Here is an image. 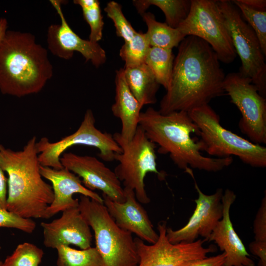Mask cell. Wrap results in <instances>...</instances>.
<instances>
[{
	"instance_id": "cell-1",
	"label": "cell",
	"mask_w": 266,
	"mask_h": 266,
	"mask_svg": "<svg viewBox=\"0 0 266 266\" xmlns=\"http://www.w3.org/2000/svg\"><path fill=\"white\" fill-rule=\"evenodd\" d=\"M211 47L195 36L180 42L169 86L160 102L161 113L189 112L224 94L225 74Z\"/></svg>"
},
{
	"instance_id": "cell-2",
	"label": "cell",
	"mask_w": 266,
	"mask_h": 266,
	"mask_svg": "<svg viewBox=\"0 0 266 266\" xmlns=\"http://www.w3.org/2000/svg\"><path fill=\"white\" fill-rule=\"evenodd\" d=\"M139 126L147 137L159 146L158 152L168 154L174 164L193 177L191 167L209 172H217L229 166L233 157L218 158L206 157L201 153V146L191 137L199 134V128L184 111L162 114L151 107L141 112Z\"/></svg>"
},
{
	"instance_id": "cell-3",
	"label": "cell",
	"mask_w": 266,
	"mask_h": 266,
	"mask_svg": "<svg viewBox=\"0 0 266 266\" xmlns=\"http://www.w3.org/2000/svg\"><path fill=\"white\" fill-rule=\"evenodd\" d=\"M36 142L33 136L19 151L0 144V165L8 175L7 210L24 218L45 219L54 198L40 173Z\"/></svg>"
},
{
	"instance_id": "cell-4",
	"label": "cell",
	"mask_w": 266,
	"mask_h": 266,
	"mask_svg": "<svg viewBox=\"0 0 266 266\" xmlns=\"http://www.w3.org/2000/svg\"><path fill=\"white\" fill-rule=\"evenodd\" d=\"M53 74L48 51L31 33L7 30L0 41V92L21 98L37 94Z\"/></svg>"
},
{
	"instance_id": "cell-5",
	"label": "cell",
	"mask_w": 266,
	"mask_h": 266,
	"mask_svg": "<svg viewBox=\"0 0 266 266\" xmlns=\"http://www.w3.org/2000/svg\"><path fill=\"white\" fill-rule=\"evenodd\" d=\"M188 112L199 128L201 151L214 158L234 156L251 166H266V148L224 128L220 123L219 115L209 104Z\"/></svg>"
},
{
	"instance_id": "cell-6",
	"label": "cell",
	"mask_w": 266,
	"mask_h": 266,
	"mask_svg": "<svg viewBox=\"0 0 266 266\" xmlns=\"http://www.w3.org/2000/svg\"><path fill=\"white\" fill-rule=\"evenodd\" d=\"M78 207L94 232L102 266H137L139 257L132 233L116 224L104 204L81 195Z\"/></svg>"
},
{
	"instance_id": "cell-7",
	"label": "cell",
	"mask_w": 266,
	"mask_h": 266,
	"mask_svg": "<svg viewBox=\"0 0 266 266\" xmlns=\"http://www.w3.org/2000/svg\"><path fill=\"white\" fill-rule=\"evenodd\" d=\"M113 138L122 150L115 160L119 162L114 172L124 188L134 191L138 202L147 204L150 201L145 187L144 179L148 173L157 174L162 179L164 175L157 169L156 144L147 136L139 126L133 138L129 142L119 138L115 133Z\"/></svg>"
},
{
	"instance_id": "cell-8",
	"label": "cell",
	"mask_w": 266,
	"mask_h": 266,
	"mask_svg": "<svg viewBox=\"0 0 266 266\" xmlns=\"http://www.w3.org/2000/svg\"><path fill=\"white\" fill-rule=\"evenodd\" d=\"M235 51L241 65L239 72L250 78L266 98V64L258 38L232 0H218Z\"/></svg>"
},
{
	"instance_id": "cell-9",
	"label": "cell",
	"mask_w": 266,
	"mask_h": 266,
	"mask_svg": "<svg viewBox=\"0 0 266 266\" xmlns=\"http://www.w3.org/2000/svg\"><path fill=\"white\" fill-rule=\"evenodd\" d=\"M95 122L93 111L88 109L80 126L73 133L54 142L46 137L41 138L36 144L40 165L56 169L63 168L61 156L68 148L77 145L97 148L100 151L99 156L103 161H114L116 155L121 153L122 150L113 135L97 129Z\"/></svg>"
},
{
	"instance_id": "cell-10",
	"label": "cell",
	"mask_w": 266,
	"mask_h": 266,
	"mask_svg": "<svg viewBox=\"0 0 266 266\" xmlns=\"http://www.w3.org/2000/svg\"><path fill=\"white\" fill-rule=\"evenodd\" d=\"M186 36L206 42L220 62H233L237 56L223 15L216 0H191L189 14L177 28Z\"/></svg>"
},
{
	"instance_id": "cell-11",
	"label": "cell",
	"mask_w": 266,
	"mask_h": 266,
	"mask_svg": "<svg viewBox=\"0 0 266 266\" xmlns=\"http://www.w3.org/2000/svg\"><path fill=\"white\" fill-rule=\"evenodd\" d=\"M223 89L241 114L238 127L242 133L254 143L266 144V99L239 72L226 75Z\"/></svg>"
},
{
	"instance_id": "cell-12",
	"label": "cell",
	"mask_w": 266,
	"mask_h": 266,
	"mask_svg": "<svg viewBox=\"0 0 266 266\" xmlns=\"http://www.w3.org/2000/svg\"><path fill=\"white\" fill-rule=\"evenodd\" d=\"M166 229V222L159 223V237L154 244H146L137 237L134 238L139 257L137 266H179L188 261L205 258L216 250L213 247H204L205 239L172 244L167 238Z\"/></svg>"
},
{
	"instance_id": "cell-13",
	"label": "cell",
	"mask_w": 266,
	"mask_h": 266,
	"mask_svg": "<svg viewBox=\"0 0 266 266\" xmlns=\"http://www.w3.org/2000/svg\"><path fill=\"white\" fill-rule=\"evenodd\" d=\"M65 1L50 0L49 2L59 16L61 23L52 24L47 30L48 49L54 56L69 60L74 52L80 53L86 61H90L96 67L106 61L104 50L98 43L85 40L77 34L67 23L63 12L62 5Z\"/></svg>"
},
{
	"instance_id": "cell-14",
	"label": "cell",
	"mask_w": 266,
	"mask_h": 266,
	"mask_svg": "<svg viewBox=\"0 0 266 266\" xmlns=\"http://www.w3.org/2000/svg\"><path fill=\"white\" fill-rule=\"evenodd\" d=\"M60 160L63 167L79 177L88 189L100 190L112 200L125 201L124 188L114 171L95 157L64 152Z\"/></svg>"
},
{
	"instance_id": "cell-15",
	"label": "cell",
	"mask_w": 266,
	"mask_h": 266,
	"mask_svg": "<svg viewBox=\"0 0 266 266\" xmlns=\"http://www.w3.org/2000/svg\"><path fill=\"white\" fill-rule=\"evenodd\" d=\"M198 198L195 200V209L188 223L177 230L166 229L168 241L176 244L181 242H192L200 236L208 240L213 230L223 216V189L218 188L212 195L204 194L195 182Z\"/></svg>"
},
{
	"instance_id": "cell-16",
	"label": "cell",
	"mask_w": 266,
	"mask_h": 266,
	"mask_svg": "<svg viewBox=\"0 0 266 266\" xmlns=\"http://www.w3.org/2000/svg\"><path fill=\"white\" fill-rule=\"evenodd\" d=\"M79 206V205H78ZM43 244L57 249L62 245H75L81 249L92 247L91 228L81 213L79 207L66 209L61 217L50 222H41Z\"/></svg>"
},
{
	"instance_id": "cell-17",
	"label": "cell",
	"mask_w": 266,
	"mask_h": 266,
	"mask_svg": "<svg viewBox=\"0 0 266 266\" xmlns=\"http://www.w3.org/2000/svg\"><path fill=\"white\" fill-rule=\"evenodd\" d=\"M126 200L122 202L111 200L102 194L103 204L116 224L121 229L150 244L155 243L159 234L153 228L146 210L136 200L133 190L124 188Z\"/></svg>"
},
{
	"instance_id": "cell-18",
	"label": "cell",
	"mask_w": 266,
	"mask_h": 266,
	"mask_svg": "<svg viewBox=\"0 0 266 266\" xmlns=\"http://www.w3.org/2000/svg\"><path fill=\"white\" fill-rule=\"evenodd\" d=\"M40 170L42 177L52 183L54 193L53 200L46 211L45 219L66 209L78 206L79 200L73 198L74 194H80L103 203L102 197L85 187L80 177L67 168L64 167L56 169L40 166Z\"/></svg>"
},
{
	"instance_id": "cell-19",
	"label": "cell",
	"mask_w": 266,
	"mask_h": 266,
	"mask_svg": "<svg viewBox=\"0 0 266 266\" xmlns=\"http://www.w3.org/2000/svg\"><path fill=\"white\" fill-rule=\"evenodd\" d=\"M234 192L226 189L222 197L223 216L208 240L214 241L226 254L225 266H255L245 247L235 232L231 222L230 208L235 200Z\"/></svg>"
},
{
	"instance_id": "cell-20",
	"label": "cell",
	"mask_w": 266,
	"mask_h": 266,
	"mask_svg": "<svg viewBox=\"0 0 266 266\" xmlns=\"http://www.w3.org/2000/svg\"><path fill=\"white\" fill-rule=\"evenodd\" d=\"M115 82V101L111 111L122 124L121 132L115 134L123 141L129 142L133 138L139 126L141 109L143 106L130 90L125 78L124 68L116 70Z\"/></svg>"
},
{
	"instance_id": "cell-21",
	"label": "cell",
	"mask_w": 266,
	"mask_h": 266,
	"mask_svg": "<svg viewBox=\"0 0 266 266\" xmlns=\"http://www.w3.org/2000/svg\"><path fill=\"white\" fill-rule=\"evenodd\" d=\"M124 72L130 90L143 106L156 103L160 84L145 63L133 67H124Z\"/></svg>"
},
{
	"instance_id": "cell-22",
	"label": "cell",
	"mask_w": 266,
	"mask_h": 266,
	"mask_svg": "<svg viewBox=\"0 0 266 266\" xmlns=\"http://www.w3.org/2000/svg\"><path fill=\"white\" fill-rule=\"evenodd\" d=\"M141 16L147 26L146 34L151 47L172 50L186 37L178 28H173L166 22L157 21L154 15L150 12H146Z\"/></svg>"
},
{
	"instance_id": "cell-23",
	"label": "cell",
	"mask_w": 266,
	"mask_h": 266,
	"mask_svg": "<svg viewBox=\"0 0 266 266\" xmlns=\"http://www.w3.org/2000/svg\"><path fill=\"white\" fill-rule=\"evenodd\" d=\"M133 3L141 15L151 5L158 7L164 13L166 23L173 28L186 19L191 6V0H134Z\"/></svg>"
},
{
	"instance_id": "cell-24",
	"label": "cell",
	"mask_w": 266,
	"mask_h": 266,
	"mask_svg": "<svg viewBox=\"0 0 266 266\" xmlns=\"http://www.w3.org/2000/svg\"><path fill=\"white\" fill-rule=\"evenodd\" d=\"M174 58L172 50L151 46L146 57L145 64L157 82L166 90L170 83Z\"/></svg>"
},
{
	"instance_id": "cell-25",
	"label": "cell",
	"mask_w": 266,
	"mask_h": 266,
	"mask_svg": "<svg viewBox=\"0 0 266 266\" xmlns=\"http://www.w3.org/2000/svg\"><path fill=\"white\" fill-rule=\"evenodd\" d=\"M57 266H102V258L95 247L77 250L62 245L56 249Z\"/></svg>"
},
{
	"instance_id": "cell-26",
	"label": "cell",
	"mask_w": 266,
	"mask_h": 266,
	"mask_svg": "<svg viewBox=\"0 0 266 266\" xmlns=\"http://www.w3.org/2000/svg\"><path fill=\"white\" fill-rule=\"evenodd\" d=\"M150 47L146 33L137 32L120 50V56L125 62L124 67H133L145 63Z\"/></svg>"
},
{
	"instance_id": "cell-27",
	"label": "cell",
	"mask_w": 266,
	"mask_h": 266,
	"mask_svg": "<svg viewBox=\"0 0 266 266\" xmlns=\"http://www.w3.org/2000/svg\"><path fill=\"white\" fill-rule=\"evenodd\" d=\"M81 8L83 17L90 28L89 40L98 43L102 39L104 25L100 2L97 0H74Z\"/></svg>"
},
{
	"instance_id": "cell-28",
	"label": "cell",
	"mask_w": 266,
	"mask_h": 266,
	"mask_svg": "<svg viewBox=\"0 0 266 266\" xmlns=\"http://www.w3.org/2000/svg\"><path fill=\"white\" fill-rule=\"evenodd\" d=\"M241 13V15L252 28L259 40L262 50L266 56V10L252 8L240 0H232Z\"/></svg>"
},
{
	"instance_id": "cell-29",
	"label": "cell",
	"mask_w": 266,
	"mask_h": 266,
	"mask_svg": "<svg viewBox=\"0 0 266 266\" xmlns=\"http://www.w3.org/2000/svg\"><path fill=\"white\" fill-rule=\"evenodd\" d=\"M43 255L42 249L33 244L24 242L17 246L4 263L7 266H39Z\"/></svg>"
},
{
	"instance_id": "cell-30",
	"label": "cell",
	"mask_w": 266,
	"mask_h": 266,
	"mask_svg": "<svg viewBox=\"0 0 266 266\" xmlns=\"http://www.w3.org/2000/svg\"><path fill=\"white\" fill-rule=\"evenodd\" d=\"M104 10L114 23L117 35L123 38L125 42L130 41L137 33L125 17L119 3L110 1L107 3Z\"/></svg>"
},
{
	"instance_id": "cell-31",
	"label": "cell",
	"mask_w": 266,
	"mask_h": 266,
	"mask_svg": "<svg viewBox=\"0 0 266 266\" xmlns=\"http://www.w3.org/2000/svg\"><path fill=\"white\" fill-rule=\"evenodd\" d=\"M35 227L36 223L32 219L21 217L6 209L0 208V228H13L31 233Z\"/></svg>"
},
{
	"instance_id": "cell-32",
	"label": "cell",
	"mask_w": 266,
	"mask_h": 266,
	"mask_svg": "<svg viewBox=\"0 0 266 266\" xmlns=\"http://www.w3.org/2000/svg\"><path fill=\"white\" fill-rule=\"evenodd\" d=\"M256 241H266V197L263 198L256 214L253 225Z\"/></svg>"
},
{
	"instance_id": "cell-33",
	"label": "cell",
	"mask_w": 266,
	"mask_h": 266,
	"mask_svg": "<svg viewBox=\"0 0 266 266\" xmlns=\"http://www.w3.org/2000/svg\"><path fill=\"white\" fill-rule=\"evenodd\" d=\"M226 254L224 252L210 257H205L185 262L179 266H225Z\"/></svg>"
},
{
	"instance_id": "cell-34",
	"label": "cell",
	"mask_w": 266,
	"mask_h": 266,
	"mask_svg": "<svg viewBox=\"0 0 266 266\" xmlns=\"http://www.w3.org/2000/svg\"><path fill=\"white\" fill-rule=\"evenodd\" d=\"M249 250L259 258L258 266H266V241L255 240L249 244Z\"/></svg>"
},
{
	"instance_id": "cell-35",
	"label": "cell",
	"mask_w": 266,
	"mask_h": 266,
	"mask_svg": "<svg viewBox=\"0 0 266 266\" xmlns=\"http://www.w3.org/2000/svg\"><path fill=\"white\" fill-rule=\"evenodd\" d=\"M7 178L0 165V208L7 210Z\"/></svg>"
},
{
	"instance_id": "cell-36",
	"label": "cell",
	"mask_w": 266,
	"mask_h": 266,
	"mask_svg": "<svg viewBox=\"0 0 266 266\" xmlns=\"http://www.w3.org/2000/svg\"><path fill=\"white\" fill-rule=\"evenodd\" d=\"M243 3L253 8L266 10V0H240Z\"/></svg>"
},
{
	"instance_id": "cell-37",
	"label": "cell",
	"mask_w": 266,
	"mask_h": 266,
	"mask_svg": "<svg viewBox=\"0 0 266 266\" xmlns=\"http://www.w3.org/2000/svg\"><path fill=\"white\" fill-rule=\"evenodd\" d=\"M0 266H7L4 264V262H2L0 260Z\"/></svg>"
},
{
	"instance_id": "cell-38",
	"label": "cell",
	"mask_w": 266,
	"mask_h": 266,
	"mask_svg": "<svg viewBox=\"0 0 266 266\" xmlns=\"http://www.w3.org/2000/svg\"></svg>"
}]
</instances>
